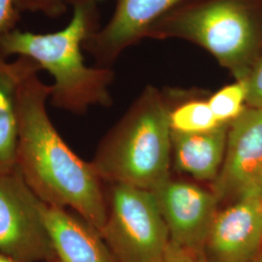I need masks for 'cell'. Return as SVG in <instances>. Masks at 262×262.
<instances>
[{
    "label": "cell",
    "mask_w": 262,
    "mask_h": 262,
    "mask_svg": "<svg viewBox=\"0 0 262 262\" xmlns=\"http://www.w3.org/2000/svg\"><path fill=\"white\" fill-rule=\"evenodd\" d=\"M171 130L195 133L211 130L221 125L212 112L208 100L190 99L170 110Z\"/></svg>",
    "instance_id": "14"
},
{
    "label": "cell",
    "mask_w": 262,
    "mask_h": 262,
    "mask_svg": "<svg viewBox=\"0 0 262 262\" xmlns=\"http://www.w3.org/2000/svg\"><path fill=\"white\" fill-rule=\"evenodd\" d=\"M20 57L17 169L42 201L70 208L100 232L107 215L103 181L61 138L48 114L51 84L40 79L41 69L33 60Z\"/></svg>",
    "instance_id": "1"
},
{
    "label": "cell",
    "mask_w": 262,
    "mask_h": 262,
    "mask_svg": "<svg viewBox=\"0 0 262 262\" xmlns=\"http://www.w3.org/2000/svg\"><path fill=\"white\" fill-rule=\"evenodd\" d=\"M23 59L0 61V174L17 169L19 122L16 92Z\"/></svg>",
    "instance_id": "13"
},
{
    "label": "cell",
    "mask_w": 262,
    "mask_h": 262,
    "mask_svg": "<svg viewBox=\"0 0 262 262\" xmlns=\"http://www.w3.org/2000/svg\"><path fill=\"white\" fill-rule=\"evenodd\" d=\"M170 110L164 94L146 86L104 138L92 162L103 182L152 192L170 180Z\"/></svg>",
    "instance_id": "3"
},
{
    "label": "cell",
    "mask_w": 262,
    "mask_h": 262,
    "mask_svg": "<svg viewBox=\"0 0 262 262\" xmlns=\"http://www.w3.org/2000/svg\"><path fill=\"white\" fill-rule=\"evenodd\" d=\"M251 262H262V250L261 252L258 253Z\"/></svg>",
    "instance_id": "21"
},
{
    "label": "cell",
    "mask_w": 262,
    "mask_h": 262,
    "mask_svg": "<svg viewBox=\"0 0 262 262\" xmlns=\"http://www.w3.org/2000/svg\"><path fill=\"white\" fill-rule=\"evenodd\" d=\"M168 228L170 241L202 256L220 201L213 191L168 180L152 191Z\"/></svg>",
    "instance_id": "8"
},
{
    "label": "cell",
    "mask_w": 262,
    "mask_h": 262,
    "mask_svg": "<svg viewBox=\"0 0 262 262\" xmlns=\"http://www.w3.org/2000/svg\"><path fill=\"white\" fill-rule=\"evenodd\" d=\"M107 215L99 232L117 262H162L170 236L154 193L109 183Z\"/></svg>",
    "instance_id": "5"
},
{
    "label": "cell",
    "mask_w": 262,
    "mask_h": 262,
    "mask_svg": "<svg viewBox=\"0 0 262 262\" xmlns=\"http://www.w3.org/2000/svg\"><path fill=\"white\" fill-rule=\"evenodd\" d=\"M248 88L245 79L236 80L227 84L208 99V103L216 121L222 124H229L246 110Z\"/></svg>",
    "instance_id": "15"
},
{
    "label": "cell",
    "mask_w": 262,
    "mask_h": 262,
    "mask_svg": "<svg viewBox=\"0 0 262 262\" xmlns=\"http://www.w3.org/2000/svg\"><path fill=\"white\" fill-rule=\"evenodd\" d=\"M98 0H67L72 18L66 28L51 33L19 28L4 40L1 56H26L53 77L49 102L59 110L84 114L93 106L109 107L115 73L111 68L84 63L85 41L100 28Z\"/></svg>",
    "instance_id": "2"
},
{
    "label": "cell",
    "mask_w": 262,
    "mask_h": 262,
    "mask_svg": "<svg viewBox=\"0 0 262 262\" xmlns=\"http://www.w3.org/2000/svg\"><path fill=\"white\" fill-rule=\"evenodd\" d=\"M184 0H116L112 17L84 44L98 67L111 68L122 53L146 39L151 27Z\"/></svg>",
    "instance_id": "10"
},
{
    "label": "cell",
    "mask_w": 262,
    "mask_h": 262,
    "mask_svg": "<svg viewBox=\"0 0 262 262\" xmlns=\"http://www.w3.org/2000/svg\"><path fill=\"white\" fill-rule=\"evenodd\" d=\"M229 124L195 133L171 130L175 166L197 180L214 182L225 159Z\"/></svg>",
    "instance_id": "12"
},
{
    "label": "cell",
    "mask_w": 262,
    "mask_h": 262,
    "mask_svg": "<svg viewBox=\"0 0 262 262\" xmlns=\"http://www.w3.org/2000/svg\"><path fill=\"white\" fill-rule=\"evenodd\" d=\"M262 188V108L247 107L229 124L225 159L213 182L221 202Z\"/></svg>",
    "instance_id": "7"
},
{
    "label": "cell",
    "mask_w": 262,
    "mask_h": 262,
    "mask_svg": "<svg viewBox=\"0 0 262 262\" xmlns=\"http://www.w3.org/2000/svg\"><path fill=\"white\" fill-rule=\"evenodd\" d=\"M52 262H61L60 261V260H59V258H58V257H57V258H56V259H55V260H53V261Z\"/></svg>",
    "instance_id": "23"
},
{
    "label": "cell",
    "mask_w": 262,
    "mask_h": 262,
    "mask_svg": "<svg viewBox=\"0 0 262 262\" xmlns=\"http://www.w3.org/2000/svg\"><path fill=\"white\" fill-rule=\"evenodd\" d=\"M20 13L16 0H0V61H5L1 56V46L4 40L18 29Z\"/></svg>",
    "instance_id": "17"
},
{
    "label": "cell",
    "mask_w": 262,
    "mask_h": 262,
    "mask_svg": "<svg viewBox=\"0 0 262 262\" xmlns=\"http://www.w3.org/2000/svg\"><path fill=\"white\" fill-rule=\"evenodd\" d=\"M44 224L61 262H117L94 226L67 208L41 200Z\"/></svg>",
    "instance_id": "11"
},
{
    "label": "cell",
    "mask_w": 262,
    "mask_h": 262,
    "mask_svg": "<svg viewBox=\"0 0 262 262\" xmlns=\"http://www.w3.org/2000/svg\"><path fill=\"white\" fill-rule=\"evenodd\" d=\"M248 88L247 106L262 108V54L245 78Z\"/></svg>",
    "instance_id": "18"
},
{
    "label": "cell",
    "mask_w": 262,
    "mask_h": 262,
    "mask_svg": "<svg viewBox=\"0 0 262 262\" xmlns=\"http://www.w3.org/2000/svg\"><path fill=\"white\" fill-rule=\"evenodd\" d=\"M261 190H252L217 212L204 244V262H251L261 252Z\"/></svg>",
    "instance_id": "9"
},
{
    "label": "cell",
    "mask_w": 262,
    "mask_h": 262,
    "mask_svg": "<svg viewBox=\"0 0 262 262\" xmlns=\"http://www.w3.org/2000/svg\"><path fill=\"white\" fill-rule=\"evenodd\" d=\"M147 38L192 43L241 80L262 54V21L250 0H184L151 27Z\"/></svg>",
    "instance_id": "4"
},
{
    "label": "cell",
    "mask_w": 262,
    "mask_h": 262,
    "mask_svg": "<svg viewBox=\"0 0 262 262\" xmlns=\"http://www.w3.org/2000/svg\"><path fill=\"white\" fill-rule=\"evenodd\" d=\"M0 262H17L15 261L14 259H12L9 256L0 253Z\"/></svg>",
    "instance_id": "20"
},
{
    "label": "cell",
    "mask_w": 262,
    "mask_h": 262,
    "mask_svg": "<svg viewBox=\"0 0 262 262\" xmlns=\"http://www.w3.org/2000/svg\"><path fill=\"white\" fill-rule=\"evenodd\" d=\"M260 213H261V220H262V190H261V194H260Z\"/></svg>",
    "instance_id": "22"
},
{
    "label": "cell",
    "mask_w": 262,
    "mask_h": 262,
    "mask_svg": "<svg viewBox=\"0 0 262 262\" xmlns=\"http://www.w3.org/2000/svg\"><path fill=\"white\" fill-rule=\"evenodd\" d=\"M40 204L18 169L0 174V253L17 262L57 258Z\"/></svg>",
    "instance_id": "6"
},
{
    "label": "cell",
    "mask_w": 262,
    "mask_h": 262,
    "mask_svg": "<svg viewBox=\"0 0 262 262\" xmlns=\"http://www.w3.org/2000/svg\"><path fill=\"white\" fill-rule=\"evenodd\" d=\"M162 262H204L202 256L170 241Z\"/></svg>",
    "instance_id": "19"
},
{
    "label": "cell",
    "mask_w": 262,
    "mask_h": 262,
    "mask_svg": "<svg viewBox=\"0 0 262 262\" xmlns=\"http://www.w3.org/2000/svg\"><path fill=\"white\" fill-rule=\"evenodd\" d=\"M19 13H41L51 19L62 17L67 11V0H16Z\"/></svg>",
    "instance_id": "16"
}]
</instances>
